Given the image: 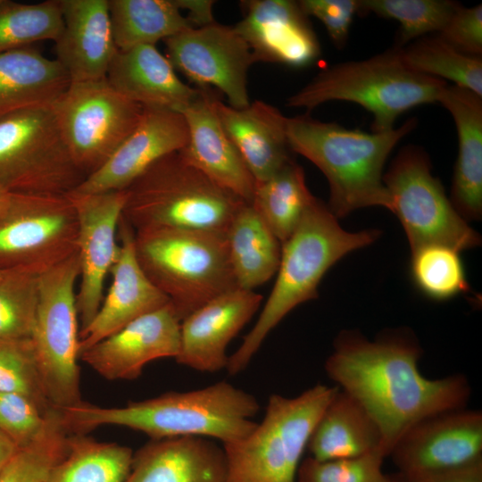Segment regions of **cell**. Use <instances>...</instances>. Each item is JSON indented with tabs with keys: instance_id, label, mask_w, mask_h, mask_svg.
Instances as JSON below:
<instances>
[{
	"instance_id": "6da1fadb",
	"label": "cell",
	"mask_w": 482,
	"mask_h": 482,
	"mask_svg": "<svg viewBox=\"0 0 482 482\" xmlns=\"http://www.w3.org/2000/svg\"><path fill=\"white\" fill-rule=\"evenodd\" d=\"M420 356L418 342L406 333H390L370 341L357 332L344 331L325 362L329 378L376 422L387 456L413 424L465 408L471 395L464 375L424 377L418 368Z\"/></svg>"
},
{
	"instance_id": "7a4b0ae2",
	"label": "cell",
	"mask_w": 482,
	"mask_h": 482,
	"mask_svg": "<svg viewBox=\"0 0 482 482\" xmlns=\"http://www.w3.org/2000/svg\"><path fill=\"white\" fill-rule=\"evenodd\" d=\"M70 434H86L115 425L145 433L151 439L202 436L223 445L242 440L256 427L260 404L251 394L220 381L209 386L168 392L130 402L122 407H101L85 402L59 409Z\"/></svg>"
},
{
	"instance_id": "3957f363",
	"label": "cell",
	"mask_w": 482,
	"mask_h": 482,
	"mask_svg": "<svg viewBox=\"0 0 482 482\" xmlns=\"http://www.w3.org/2000/svg\"><path fill=\"white\" fill-rule=\"evenodd\" d=\"M416 119L386 132L348 129L307 114L287 118L290 150L316 165L329 187L328 209L337 218L354 210L381 206L391 210L383 169L391 151L414 129Z\"/></svg>"
},
{
	"instance_id": "277c9868",
	"label": "cell",
	"mask_w": 482,
	"mask_h": 482,
	"mask_svg": "<svg viewBox=\"0 0 482 482\" xmlns=\"http://www.w3.org/2000/svg\"><path fill=\"white\" fill-rule=\"evenodd\" d=\"M379 234L377 229H343L328 205L316 199L282 244L271 292L254 326L229 356L227 371H243L270 331L296 306L318 296V286L328 269L348 253L376 241Z\"/></svg>"
},
{
	"instance_id": "5b68a950",
	"label": "cell",
	"mask_w": 482,
	"mask_h": 482,
	"mask_svg": "<svg viewBox=\"0 0 482 482\" xmlns=\"http://www.w3.org/2000/svg\"><path fill=\"white\" fill-rule=\"evenodd\" d=\"M446 85L411 69L394 46L368 59L323 69L289 96L287 105L311 111L330 101L352 102L372 113V132H386L409 109L438 102Z\"/></svg>"
},
{
	"instance_id": "8992f818",
	"label": "cell",
	"mask_w": 482,
	"mask_h": 482,
	"mask_svg": "<svg viewBox=\"0 0 482 482\" xmlns=\"http://www.w3.org/2000/svg\"><path fill=\"white\" fill-rule=\"evenodd\" d=\"M137 262L150 281L170 300L180 320L237 288L225 234L173 228L135 231Z\"/></svg>"
},
{
	"instance_id": "52a82bcc",
	"label": "cell",
	"mask_w": 482,
	"mask_h": 482,
	"mask_svg": "<svg viewBox=\"0 0 482 482\" xmlns=\"http://www.w3.org/2000/svg\"><path fill=\"white\" fill-rule=\"evenodd\" d=\"M126 191L122 216L135 231L173 228L226 234L246 204L212 182L179 152L153 163Z\"/></svg>"
},
{
	"instance_id": "ba28073f",
	"label": "cell",
	"mask_w": 482,
	"mask_h": 482,
	"mask_svg": "<svg viewBox=\"0 0 482 482\" xmlns=\"http://www.w3.org/2000/svg\"><path fill=\"white\" fill-rule=\"evenodd\" d=\"M338 390L319 384L295 397L270 395L262 421L242 440L223 445L226 482H295L312 433Z\"/></svg>"
},
{
	"instance_id": "9c48e42d",
	"label": "cell",
	"mask_w": 482,
	"mask_h": 482,
	"mask_svg": "<svg viewBox=\"0 0 482 482\" xmlns=\"http://www.w3.org/2000/svg\"><path fill=\"white\" fill-rule=\"evenodd\" d=\"M85 179L51 105L0 115L1 188L10 193L66 195Z\"/></svg>"
},
{
	"instance_id": "30bf717a",
	"label": "cell",
	"mask_w": 482,
	"mask_h": 482,
	"mask_svg": "<svg viewBox=\"0 0 482 482\" xmlns=\"http://www.w3.org/2000/svg\"><path fill=\"white\" fill-rule=\"evenodd\" d=\"M78 251L39 276L38 302L31 340L47 400L63 409L82 401L79 388V315L75 285Z\"/></svg>"
},
{
	"instance_id": "8fae6325",
	"label": "cell",
	"mask_w": 482,
	"mask_h": 482,
	"mask_svg": "<svg viewBox=\"0 0 482 482\" xmlns=\"http://www.w3.org/2000/svg\"><path fill=\"white\" fill-rule=\"evenodd\" d=\"M383 182L411 252L429 245L457 251L480 245L481 238L456 211L441 182L433 176L428 155L419 146H404Z\"/></svg>"
},
{
	"instance_id": "7c38bea8",
	"label": "cell",
	"mask_w": 482,
	"mask_h": 482,
	"mask_svg": "<svg viewBox=\"0 0 482 482\" xmlns=\"http://www.w3.org/2000/svg\"><path fill=\"white\" fill-rule=\"evenodd\" d=\"M78 232L67 194L10 193L0 212V270L41 275L78 251Z\"/></svg>"
},
{
	"instance_id": "4fadbf2b",
	"label": "cell",
	"mask_w": 482,
	"mask_h": 482,
	"mask_svg": "<svg viewBox=\"0 0 482 482\" xmlns=\"http://www.w3.org/2000/svg\"><path fill=\"white\" fill-rule=\"evenodd\" d=\"M51 106L70 154L86 178L113 154L143 112L141 104L115 90L106 78L71 82Z\"/></svg>"
},
{
	"instance_id": "5bb4252c",
	"label": "cell",
	"mask_w": 482,
	"mask_h": 482,
	"mask_svg": "<svg viewBox=\"0 0 482 482\" xmlns=\"http://www.w3.org/2000/svg\"><path fill=\"white\" fill-rule=\"evenodd\" d=\"M403 482L482 461V413L465 408L413 424L389 455Z\"/></svg>"
},
{
	"instance_id": "9a60e30c",
	"label": "cell",
	"mask_w": 482,
	"mask_h": 482,
	"mask_svg": "<svg viewBox=\"0 0 482 482\" xmlns=\"http://www.w3.org/2000/svg\"><path fill=\"white\" fill-rule=\"evenodd\" d=\"M164 42L173 68L198 87H215L227 96L229 105L237 109L251 103L247 75L254 60L233 27L213 22L187 29Z\"/></svg>"
},
{
	"instance_id": "2e32d148",
	"label": "cell",
	"mask_w": 482,
	"mask_h": 482,
	"mask_svg": "<svg viewBox=\"0 0 482 482\" xmlns=\"http://www.w3.org/2000/svg\"><path fill=\"white\" fill-rule=\"evenodd\" d=\"M78 217L79 286L76 304L80 330L97 313L104 299V286L117 257V233L127 199V191L67 194Z\"/></svg>"
},
{
	"instance_id": "e0dca14e",
	"label": "cell",
	"mask_w": 482,
	"mask_h": 482,
	"mask_svg": "<svg viewBox=\"0 0 482 482\" xmlns=\"http://www.w3.org/2000/svg\"><path fill=\"white\" fill-rule=\"evenodd\" d=\"M187 120L179 112L143 106L139 122L113 154L73 191L96 194L127 189L161 158L188 143Z\"/></svg>"
},
{
	"instance_id": "ac0fdd59",
	"label": "cell",
	"mask_w": 482,
	"mask_h": 482,
	"mask_svg": "<svg viewBox=\"0 0 482 482\" xmlns=\"http://www.w3.org/2000/svg\"><path fill=\"white\" fill-rule=\"evenodd\" d=\"M243 19L233 26L246 42L254 62H274L292 68L312 65L320 46L298 1L246 0Z\"/></svg>"
},
{
	"instance_id": "d6986e66",
	"label": "cell",
	"mask_w": 482,
	"mask_h": 482,
	"mask_svg": "<svg viewBox=\"0 0 482 482\" xmlns=\"http://www.w3.org/2000/svg\"><path fill=\"white\" fill-rule=\"evenodd\" d=\"M180 322L169 303L95 344L79 359L108 380L136 379L150 362L178 356Z\"/></svg>"
},
{
	"instance_id": "ffe728a7",
	"label": "cell",
	"mask_w": 482,
	"mask_h": 482,
	"mask_svg": "<svg viewBox=\"0 0 482 482\" xmlns=\"http://www.w3.org/2000/svg\"><path fill=\"white\" fill-rule=\"evenodd\" d=\"M119 252L111 268L112 285L90 324L79 334V354L137 319L170 303L146 277L135 251V230L121 215Z\"/></svg>"
},
{
	"instance_id": "44dd1931",
	"label": "cell",
	"mask_w": 482,
	"mask_h": 482,
	"mask_svg": "<svg viewBox=\"0 0 482 482\" xmlns=\"http://www.w3.org/2000/svg\"><path fill=\"white\" fill-rule=\"evenodd\" d=\"M263 297L253 290L235 288L209 301L180 322L179 364L202 372L226 369V350L249 322Z\"/></svg>"
},
{
	"instance_id": "7402d4cb",
	"label": "cell",
	"mask_w": 482,
	"mask_h": 482,
	"mask_svg": "<svg viewBox=\"0 0 482 482\" xmlns=\"http://www.w3.org/2000/svg\"><path fill=\"white\" fill-rule=\"evenodd\" d=\"M208 88L201 87L200 95L179 112L187 120L189 140L179 152L216 185L251 204L256 182L224 131Z\"/></svg>"
},
{
	"instance_id": "603a6c76",
	"label": "cell",
	"mask_w": 482,
	"mask_h": 482,
	"mask_svg": "<svg viewBox=\"0 0 482 482\" xmlns=\"http://www.w3.org/2000/svg\"><path fill=\"white\" fill-rule=\"evenodd\" d=\"M63 27L55 42L56 60L71 82L106 78L117 52L108 0H59Z\"/></svg>"
},
{
	"instance_id": "cb8c5ba5",
	"label": "cell",
	"mask_w": 482,
	"mask_h": 482,
	"mask_svg": "<svg viewBox=\"0 0 482 482\" xmlns=\"http://www.w3.org/2000/svg\"><path fill=\"white\" fill-rule=\"evenodd\" d=\"M213 106L218 119L256 183L270 179L292 160L285 117L277 108L253 101L237 109L217 96Z\"/></svg>"
},
{
	"instance_id": "d4e9b609",
	"label": "cell",
	"mask_w": 482,
	"mask_h": 482,
	"mask_svg": "<svg viewBox=\"0 0 482 482\" xmlns=\"http://www.w3.org/2000/svg\"><path fill=\"white\" fill-rule=\"evenodd\" d=\"M223 447L211 438L151 439L133 453L126 482H226Z\"/></svg>"
},
{
	"instance_id": "484cf974",
	"label": "cell",
	"mask_w": 482,
	"mask_h": 482,
	"mask_svg": "<svg viewBox=\"0 0 482 482\" xmlns=\"http://www.w3.org/2000/svg\"><path fill=\"white\" fill-rule=\"evenodd\" d=\"M106 79L115 90L142 106L177 112L201 93V87L185 84L167 57L153 45L117 50Z\"/></svg>"
},
{
	"instance_id": "4316f807",
	"label": "cell",
	"mask_w": 482,
	"mask_h": 482,
	"mask_svg": "<svg viewBox=\"0 0 482 482\" xmlns=\"http://www.w3.org/2000/svg\"><path fill=\"white\" fill-rule=\"evenodd\" d=\"M440 103L452 115L458 136L451 202L465 220L482 215V96L455 85H446Z\"/></svg>"
},
{
	"instance_id": "83f0119b",
	"label": "cell",
	"mask_w": 482,
	"mask_h": 482,
	"mask_svg": "<svg viewBox=\"0 0 482 482\" xmlns=\"http://www.w3.org/2000/svg\"><path fill=\"white\" fill-rule=\"evenodd\" d=\"M70 84L59 62L31 46L0 52V115L52 105Z\"/></svg>"
},
{
	"instance_id": "f1b7e54d",
	"label": "cell",
	"mask_w": 482,
	"mask_h": 482,
	"mask_svg": "<svg viewBox=\"0 0 482 482\" xmlns=\"http://www.w3.org/2000/svg\"><path fill=\"white\" fill-rule=\"evenodd\" d=\"M307 448L318 461L354 458L378 449L386 452L376 422L340 387L318 420Z\"/></svg>"
},
{
	"instance_id": "f546056e",
	"label": "cell",
	"mask_w": 482,
	"mask_h": 482,
	"mask_svg": "<svg viewBox=\"0 0 482 482\" xmlns=\"http://www.w3.org/2000/svg\"><path fill=\"white\" fill-rule=\"evenodd\" d=\"M237 288L253 290L276 275L282 244L250 204H244L225 234Z\"/></svg>"
},
{
	"instance_id": "4dcf8cb0",
	"label": "cell",
	"mask_w": 482,
	"mask_h": 482,
	"mask_svg": "<svg viewBox=\"0 0 482 482\" xmlns=\"http://www.w3.org/2000/svg\"><path fill=\"white\" fill-rule=\"evenodd\" d=\"M115 46L126 50L153 45L194 29L176 0H108Z\"/></svg>"
},
{
	"instance_id": "1f68e13d",
	"label": "cell",
	"mask_w": 482,
	"mask_h": 482,
	"mask_svg": "<svg viewBox=\"0 0 482 482\" xmlns=\"http://www.w3.org/2000/svg\"><path fill=\"white\" fill-rule=\"evenodd\" d=\"M316 199L307 187L302 166L291 160L270 179L255 184L250 204L283 244Z\"/></svg>"
},
{
	"instance_id": "d6a6232c",
	"label": "cell",
	"mask_w": 482,
	"mask_h": 482,
	"mask_svg": "<svg viewBox=\"0 0 482 482\" xmlns=\"http://www.w3.org/2000/svg\"><path fill=\"white\" fill-rule=\"evenodd\" d=\"M133 452L85 434H70L67 452L46 482H126Z\"/></svg>"
},
{
	"instance_id": "836d02e7",
	"label": "cell",
	"mask_w": 482,
	"mask_h": 482,
	"mask_svg": "<svg viewBox=\"0 0 482 482\" xmlns=\"http://www.w3.org/2000/svg\"><path fill=\"white\" fill-rule=\"evenodd\" d=\"M403 62L413 71L453 82L482 96V58L465 54L437 34L424 36L399 47Z\"/></svg>"
},
{
	"instance_id": "e575fe53",
	"label": "cell",
	"mask_w": 482,
	"mask_h": 482,
	"mask_svg": "<svg viewBox=\"0 0 482 482\" xmlns=\"http://www.w3.org/2000/svg\"><path fill=\"white\" fill-rule=\"evenodd\" d=\"M62 27L59 0L37 4L0 0V52L55 41Z\"/></svg>"
},
{
	"instance_id": "d590c367",
	"label": "cell",
	"mask_w": 482,
	"mask_h": 482,
	"mask_svg": "<svg viewBox=\"0 0 482 482\" xmlns=\"http://www.w3.org/2000/svg\"><path fill=\"white\" fill-rule=\"evenodd\" d=\"M69 436L59 409L51 408L41 436L17 450L0 470V482H46L65 455Z\"/></svg>"
},
{
	"instance_id": "8d00e7d4",
	"label": "cell",
	"mask_w": 482,
	"mask_h": 482,
	"mask_svg": "<svg viewBox=\"0 0 482 482\" xmlns=\"http://www.w3.org/2000/svg\"><path fill=\"white\" fill-rule=\"evenodd\" d=\"M460 4L449 0H360L362 12H372L400 23L396 47L439 32Z\"/></svg>"
},
{
	"instance_id": "74e56055",
	"label": "cell",
	"mask_w": 482,
	"mask_h": 482,
	"mask_svg": "<svg viewBox=\"0 0 482 482\" xmlns=\"http://www.w3.org/2000/svg\"><path fill=\"white\" fill-rule=\"evenodd\" d=\"M411 272L416 287L433 300H447L469 288L459 251L445 245L412 251Z\"/></svg>"
},
{
	"instance_id": "f35d334b",
	"label": "cell",
	"mask_w": 482,
	"mask_h": 482,
	"mask_svg": "<svg viewBox=\"0 0 482 482\" xmlns=\"http://www.w3.org/2000/svg\"><path fill=\"white\" fill-rule=\"evenodd\" d=\"M39 276L23 270H4L0 278V338H30L37 302Z\"/></svg>"
},
{
	"instance_id": "ab89813d",
	"label": "cell",
	"mask_w": 482,
	"mask_h": 482,
	"mask_svg": "<svg viewBox=\"0 0 482 482\" xmlns=\"http://www.w3.org/2000/svg\"><path fill=\"white\" fill-rule=\"evenodd\" d=\"M0 392L23 395L45 411L54 408L45 393L31 338H0Z\"/></svg>"
},
{
	"instance_id": "60d3db41",
	"label": "cell",
	"mask_w": 482,
	"mask_h": 482,
	"mask_svg": "<svg viewBox=\"0 0 482 482\" xmlns=\"http://www.w3.org/2000/svg\"><path fill=\"white\" fill-rule=\"evenodd\" d=\"M387 454L378 449L362 456L318 461L312 457L303 460L298 468L297 482H389L382 472Z\"/></svg>"
},
{
	"instance_id": "b9f144b4",
	"label": "cell",
	"mask_w": 482,
	"mask_h": 482,
	"mask_svg": "<svg viewBox=\"0 0 482 482\" xmlns=\"http://www.w3.org/2000/svg\"><path fill=\"white\" fill-rule=\"evenodd\" d=\"M48 411H43L23 395L0 392V429L18 448L30 445L41 436Z\"/></svg>"
},
{
	"instance_id": "7bdbcfd3",
	"label": "cell",
	"mask_w": 482,
	"mask_h": 482,
	"mask_svg": "<svg viewBox=\"0 0 482 482\" xmlns=\"http://www.w3.org/2000/svg\"><path fill=\"white\" fill-rule=\"evenodd\" d=\"M437 35L456 50L472 56L482 55V4L459 5Z\"/></svg>"
},
{
	"instance_id": "ee69618b",
	"label": "cell",
	"mask_w": 482,
	"mask_h": 482,
	"mask_svg": "<svg viewBox=\"0 0 482 482\" xmlns=\"http://www.w3.org/2000/svg\"><path fill=\"white\" fill-rule=\"evenodd\" d=\"M300 7L308 16L320 20L334 45H345L354 15L360 10V0H301Z\"/></svg>"
},
{
	"instance_id": "f6af8a7d",
	"label": "cell",
	"mask_w": 482,
	"mask_h": 482,
	"mask_svg": "<svg viewBox=\"0 0 482 482\" xmlns=\"http://www.w3.org/2000/svg\"><path fill=\"white\" fill-rule=\"evenodd\" d=\"M406 482H482V461L423 476Z\"/></svg>"
},
{
	"instance_id": "bcb514c9",
	"label": "cell",
	"mask_w": 482,
	"mask_h": 482,
	"mask_svg": "<svg viewBox=\"0 0 482 482\" xmlns=\"http://www.w3.org/2000/svg\"><path fill=\"white\" fill-rule=\"evenodd\" d=\"M181 11H186V18L193 28H201L215 22L212 14L213 1L176 0Z\"/></svg>"
},
{
	"instance_id": "7dc6e473",
	"label": "cell",
	"mask_w": 482,
	"mask_h": 482,
	"mask_svg": "<svg viewBox=\"0 0 482 482\" xmlns=\"http://www.w3.org/2000/svg\"><path fill=\"white\" fill-rule=\"evenodd\" d=\"M18 449L17 445L0 429V470Z\"/></svg>"
},
{
	"instance_id": "c3c4849f",
	"label": "cell",
	"mask_w": 482,
	"mask_h": 482,
	"mask_svg": "<svg viewBox=\"0 0 482 482\" xmlns=\"http://www.w3.org/2000/svg\"><path fill=\"white\" fill-rule=\"evenodd\" d=\"M10 192L0 187V212L5 206L7 200L9 198Z\"/></svg>"
},
{
	"instance_id": "681fc988",
	"label": "cell",
	"mask_w": 482,
	"mask_h": 482,
	"mask_svg": "<svg viewBox=\"0 0 482 482\" xmlns=\"http://www.w3.org/2000/svg\"><path fill=\"white\" fill-rule=\"evenodd\" d=\"M4 270H0V278H1L2 276L4 275Z\"/></svg>"
},
{
	"instance_id": "f907efd6",
	"label": "cell",
	"mask_w": 482,
	"mask_h": 482,
	"mask_svg": "<svg viewBox=\"0 0 482 482\" xmlns=\"http://www.w3.org/2000/svg\"><path fill=\"white\" fill-rule=\"evenodd\" d=\"M389 482H398V481H397V480H395V479H394V478H390V480H389Z\"/></svg>"
}]
</instances>
